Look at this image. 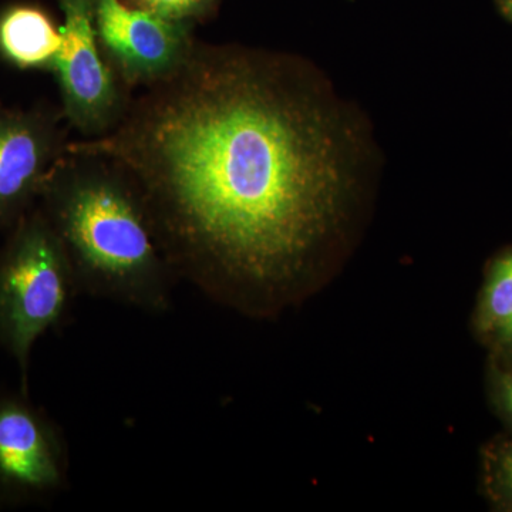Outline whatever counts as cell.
<instances>
[{"instance_id": "1", "label": "cell", "mask_w": 512, "mask_h": 512, "mask_svg": "<svg viewBox=\"0 0 512 512\" xmlns=\"http://www.w3.org/2000/svg\"><path fill=\"white\" fill-rule=\"evenodd\" d=\"M363 124L308 64L195 43L72 153L119 167L175 278L212 296L275 298L339 220L366 165Z\"/></svg>"}, {"instance_id": "2", "label": "cell", "mask_w": 512, "mask_h": 512, "mask_svg": "<svg viewBox=\"0 0 512 512\" xmlns=\"http://www.w3.org/2000/svg\"><path fill=\"white\" fill-rule=\"evenodd\" d=\"M37 205L62 242L80 295L151 315L170 312L177 278L136 188L119 167L67 150L46 178Z\"/></svg>"}, {"instance_id": "3", "label": "cell", "mask_w": 512, "mask_h": 512, "mask_svg": "<svg viewBox=\"0 0 512 512\" xmlns=\"http://www.w3.org/2000/svg\"><path fill=\"white\" fill-rule=\"evenodd\" d=\"M9 231L0 249V346L15 359L28 393L37 340L66 322L80 291L62 242L39 205Z\"/></svg>"}, {"instance_id": "4", "label": "cell", "mask_w": 512, "mask_h": 512, "mask_svg": "<svg viewBox=\"0 0 512 512\" xmlns=\"http://www.w3.org/2000/svg\"><path fill=\"white\" fill-rule=\"evenodd\" d=\"M64 15L62 46L53 64L63 119L82 138L110 133L130 106L131 90L121 82L94 25L93 0H59Z\"/></svg>"}, {"instance_id": "5", "label": "cell", "mask_w": 512, "mask_h": 512, "mask_svg": "<svg viewBox=\"0 0 512 512\" xmlns=\"http://www.w3.org/2000/svg\"><path fill=\"white\" fill-rule=\"evenodd\" d=\"M62 430L28 393H0V505L40 503L69 485Z\"/></svg>"}, {"instance_id": "6", "label": "cell", "mask_w": 512, "mask_h": 512, "mask_svg": "<svg viewBox=\"0 0 512 512\" xmlns=\"http://www.w3.org/2000/svg\"><path fill=\"white\" fill-rule=\"evenodd\" d=\"M93 10L101 49L128 90L170 76L194 49L190 25L158 18L124 0H93Z\"/></svg>"}, {"instance_id": "7", "label": "cell", "mask_w": 512, "mask_h": 512, "mask_svg": "<svg viewBox=\"0 0 512 512\" xmlns=\"http://www.w3.org/2000/svg\"><path fill=\"white\" fill-rule=\"evenodd\" d=\"M62 119V111L0 101V228H12L35 207L50 171L67 153Z\"/></svg>"}, {"instance_id": "8", "label": "cell", "mask_w": 512, "mask_h": 512, "mask_svg": "<svg viewBox=\"0 0 512 512\" xmlns=\"http://www.w3.org/2000/svg\"><path fill=\"white\" fill-rule=\"evenodd\" d=\"M62 33L49 13L35 5H13L0 13V57L20 70H49Z\"/></svg>"}, {"instance_id": "9", "label": "cell", "mask_w": 512, "mask_h": 512, "mask_svg": "<svg viewBox=\"0 0 512 512\" xmlns=\"http://www.w3.org/2000/svg\"><path fill=\"white\" fill-rule=\"evenodd\" d=\"M512 315V254L495 262L481 303L480 326L497 330Z\"/></svg>"}, {"instance_id": "10", "label": "cell", "mask_w": 512, "mask_h": 512, "mask_svg": "<svg viewBox=\"0 0 512 512\" xmlns=\"http://www.w3.org/2000/svg\"><path fill=\"white\" fill-rule=\"evenodd\" d=\"M214 0H127L128 5L146 10L158 18L191 26V20L200 18Z\"/></svg>"}, {"instance_id": "11", "label": "cell", "mask_w": 512, "mask_h": 512, "mask_svg": "<svg viewBox=\"0 0 512 512\" xmlns=\"http://www.w3.org/2000/svg\"><path fill=\"white\" fill-rule=\"evenodd\" d=\"M497 332L500 342L512 349V315L497 329Z\"/></svg>"}, {"instance_id": "12", "label": "cell", "mask_w": 512, "mask_h": 512, "mask_svg": "<svg viewBox=\"0 0 512 512\" xmlns=\"http://www.w3.org/2000/svg\"><path fill=\"white\" fill-rule=\"evenodd\" d=\"M501 467H503L505 484H507L512 491V447L510 450L505 451L503 461H501Z\"/></svg>"}, {"instance_id": "13", "label": "cell", "mask_w": 512, "mask_h": 512, "mask_svg": "<svg viewBox=\"0 0 512 512\" xmlns=\"http://www.w3.org/2000/svg\"><path fill=\"white\" fill-rule=\"evenodd\" d=\"M503 399L505 407L512 416V375L503 379Z\"/></svg>"}, {"instance_id": "14", "label": "cell", "mask_w": 512, "mask_h": 512, "mask_svg": "<svg viewBox=\"0 0 512 512\" xmlns=\"http://www.w3.org/2000/svg\"><path fill=\"white\" fill-rule=\"evenodd\" d=\"M501 8H503L505 15L510 16L512 19V0H500Z\"/></svg>"}]
</instances>
